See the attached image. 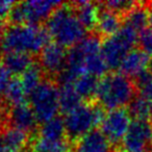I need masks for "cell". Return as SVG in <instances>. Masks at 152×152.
I'll list each match as a JSON object with an SVG mask.
<instances>
[{
	"instance_id": "ffe728a7",
	"label": "cell",
	"mask_w": 152,
	"mask_h": 152,
	"mask_svg": "<svg viewBox=\"0 0 152 152\" xmlns=\"http://www.w3.org/2000/svg\"><path fill=\"white\" fill-rule=\"evenodd\" d=\"M99 81V77L86 73L75 81L74 88L85 102H94L96 101Z\"/></svg>"
},
{
	"instance_id": "277c9868",
	"label": "cell",
	"mask_w": 152,
	"mask_h": 152,
	"mask_svg": "<svg viewBox=\"0 0 152 152\" xmlns=\"http://www.w3.org/2000/svg\"><path fill=\"white\" fill-rule=\"evenodd\" d=\"M105 115V110L96 101L83 102L64 117L67 139L74 144L92 130L97 129L96 127L101 125Z\"/></svg>"
},
{
	"instance_id": "d4e9b609",
	"label": "cell",
	"mask_w": 152,
	"mask_h": 152,
	"mask_svg": "<svg viewBox=\"0 0 152 152\" xmlns=\"http://www.w3.org/2000/svg\"><path fill=\"white\" fill-rule=\"evenodd\" d=\"M45 79V73L39 63H34L23 75L21 76V81L24 86L27 95L29 94Z\"/></svg>"
},
{
	"instance_id": "4316f807",
	"label": "cell",
	"mask_w": 152,
	"mask_h": 152,
	"mask_svg": "<svg viewBox=\"0 0 152 152\" xmlns=\"http://www.w3.org/2000/svg\"><path fill=\"white\" fill-rule=\"evenodd\" d=\"M104 9L108 10V11L113 12V13L117 14V15L123 16L126 15L137 2L134 1H127V0H108V1H104V2H99Z\"/></svg>"
},
{
	"instance_id": "ac0fdd59",
	"label": "cell",
	"mask_w": 152,
	"mask_h": 152,
	"mask_svg": "<svg viewBox=\"0 0 152 152\" xmlns=\"http://www.w3.org/2000/svg\"><path fill=\"white\" fill-rule=\"evenodd\" d=\"M1 63L15 77L22 76L36 61L34 55L27 53H9L1 56Z\"/></svg>"
},
{
	"instance_id": "8992f818",
	"label": "cell",
	"mask_w": 152,
	"mask_h": 152,
	"mask_svg": "<svg viewBox=\"0 0 152 152\" xmlns=\"http://www.w3.org/2000/svg\"><path fill=\"white\" fill-rule=\"evenodd\" d=\"M137 41L139 34L124 24L115 36L104 39L102 41L101 54L108 70L115 71L119 69L125 56L134 49Z\"/></svg>"
},
{
	"instance_id": "d6a6232c",
	"label": "cell",
	"mask_w": 152,
	"mask_h": 152,
	"mask_svg": "<svg viewBox=\"0 0 152 152\" xmlns=\"http://www.w3.org/2000/svg\"><path fill=\"white\" fill-rule=\"evenodd\" d=\"M5 150H7V147L4 145L2 135H1V131H0V152H5Z\"/></svg>"
},
{
	"instance_id": "9a60e30c",
	"label": "cell",
	"mask_w": 152,
	"mask_h": 152,
	"mask_svg": "<svg viewBox=\"0 0 152 152\" xmlns=\"http://www.w3.org/2000/svg\"><path fill=\"white\" fill-rule=\"evenodd\" d=\"M73 5L74 12L86 30L92 31L96 28L98 20L99 7L98 3L90 1H75L71 2Z\"/></svg>"
},
{
	"instance_id": "836d02e7",
	"label": "cell",
	"mask_w": 152,
	"mask_h": 152,
	"mask_svg": "<svg viewBox=\"0 0 152 152\" xmlns=\"http://www.w3.org/2000/svg\"><path fill=\"white\" fill-rule=\"evenodd\" d=\"M148 7L150 9V18H149V24L151 25V28H152V2L148 3Z\"/></svg>"
},
{
	"instance_id": "44dd1931",
	"label": "cell",
	"mask_w": 152,
	"mask_h": 152,
	"mask_svg": "<svg viewBox=\"0 0 152 152\" xmlns=\"http://www.w3.org/2000/svg\"><path fill=\"white\" fill-rule=\"evenodd\" d=\"M37 134L43 139L50 140V141L66 140L67 139V132H66L64 118L57 116L52 120L46 122L39 128Z\"/></svg>"
},
{
	"instance_id": "1f68e13d",
	"label": "cell",
	"mask_w": 152,
	"mask_h": 152,
	"mask_svg": "<svg viewBox=\"0 0 152 152\" xmlns=\"http://www.w3.org/2000/svg\"><path fill=\"white\" fill-rule=\"evenodd\" d=\"M7 104L4 103L3 100H1L0 98V128L3 126L5 121V116H7Z\"/></svg>"
},
{
	"instance_id": "ba28073f",
	"label": "cell",
	"mask_w": 152,
	"mask_h": 152,
	"mask_svg": "<svg viewBox=\"0 0 152 152\" xmlns=\"http://www.w3.org/2000/svg\"><path fill=\"white\" fill-rule=\"evenodd\" d=\"M121 146L123 152H151L152 120L133 119Z\"/></svg>"
},
{
	"instance_id": "5bb4252c",
	"label": "cell",
	"mask_w": 152,
	"mask_h": 152,
	"mask_svg": "<svg viewBox=\"0 0 152 152\" xmlns=\"http://www.w3.org/2000/svg\"><path fill=\"white\" fill-rule=\"evenodd\" d=\"M99 13H98L97 25H96V34L102 39H107L113 37L121 29L123 26V18L108 10L104 9L99 2Z\"/></svg>"
},
{
	"instance_id": "2e32d148",
	"label": "cell",
	"mask_w": 152,
	"mask_h": 152,
	"mask_svg": "<svg viewBox=\"0 0 152 152\" xmlns=\"http://www.w3.org/2000/svg\"><path fill=\"white\" fill-rule=\"evenodd\" d=\"M150 18V11L148 4L137 2L126 15L123 16V24L134 29L137 34L148 28Z\"/></svg>"
},
{
	"instance_id": "30bf717a",
	"label": "cell",
	"mask_w": 152,
	"mask_h": 152,
	"mask_svg": "<svg viewBox=\"0 0 152 152\" xmlns=\"http://www.w3.org/2000/svg\"><path fill=\"white\" fill-rule=\"evenodd\" d=\"M68 51L65 47L55 42L47 44L39 53V65L44 71L47 78L53 79L63 72L67 64Z\"/></svg>"
},
{
	"instance_id": "e575fe53",
	"label": "cell",
	"mask_w": 152,
	"mask_h": 152,
	"mask_svg": "<svg viewBox=\"0 0 152 152\" xmlns=\"http://www.w3.org/2000/svg\"><path fill=\"white\" fill-rule=\"evenodd\" d=\"M148 71L152 74V57L150 58V61H149V66H148Z\"/></svg>"
},
{
	"instance_id": "7a4b0ae2",
	"label": "cell",
	"mask_w": 152,
	"mask_h": 152,
	"mask_svg": "<svg viewBox=\"0 0 152 152\" xmlns=\"http://www.w3.org/2000/svg\"><path fill=\"white\" fill-rule=\"evenodd\" d=\"M46 29L51 38L65 48H72L87 37L85 29L70 2L61 4L46 21Z\"/></svg>"
},
{
	"instance_id": "8d00e7d4",
	"label": "cell",
	"mask_w": 152,
	"mask_h": 152,
	"mask_svg": "<svg viewBox=\"0 0 152 152\" xmlns=\"http://www.w3.org/2000/svg\"><path fill=\"white\" fill-rule=\"evenodd\" d=\"M151 152H152V151H151Z\"/></svg>"
},
{
	"instance_id": "52a82bcc",
	"label": "cell",
	"mask_w": 152,
	"mask_h": 152,
	"mask_svg": "<svg viewBox=\"0 0 152 152\" xmlns=\"http://www.w3.org/2000/svg\"><path fill=\"white\" fill-rule=\"evenodd\" d=\"M130 114L128 110L118 108L106 113L103 122L100 125V130L105 135L115 149H119L131 124Z\"/></svg>"
},
{
	"instance_id": "7c38bea8",
	"label": "cell",
	"mask_w": 152,
	"mask_h": 152,
	"mask_svg": "<svg viewBox=\"0 0 152 152\" xmlns=\"http://www.w3.org/2000/svg\"><path fill=\"white\" fill-rule=\"evenodd\" d=\"M100 129H94L73 144V152H115Z\"/></svg>"
},
{
	"instance_id": "d6986e66",
	"label": "cell",
	"mask_w": 152,
	"mask_h": 152,
	"mask_svg": "<svg viewBox=\"0 0 152 152\" xmlns=\"http://www.w3.org/2000/svg\"><path fill=\"white\" fill-rule=\"evenodd\" d=\"M30 152H73V144L68 139L50 141L36 134L30 143Z\"/></svg>"
},
{
	"instance_id": "8fae6325",
	"label": "cell",
	"mask_w": 152,
	"mask_h": 152,
	"mask_svg": "<svg viewBox=\"0 0 152 152\" xmlns=\"http://www.w3.org/2000/svg\"><path fill=\"white\" fill-rule=\"evenodd\" d=\"M38 125L39 122L29 104L24 103L7 108L3 126L16 127L34 137L39 130Z\"/></svg>"
},
{
	"instance_id": "cb8c5ba5",
	"label": "cell",
	"mask_w": 152,
	"mask_h": 152,
	"mask_svg": "<svg viewBox=\"0 0 152 152\" xmlns=\"http://www.w3.org/2000/svg\"><path fill=\"white\" fill-rule=\"evenodd\" d=\"M127 110L134 120H151L152 102L141 94L133 98Z\"/></svg>"
},
{
	"instance_id": "3957f363",
	"label": "cell",
	"mask_w": 152,
	"mask_h": 152,
	"mask_svg": "<svg viewBox=\"0 0 152 152\" xmlns=\"http://www.w3.org/2000/svg\"><path fill=\"white\" fill-rule=\"evenodd\" d=\"M137 95V87L132 79L122 73H107L100 78L96 102L104 110L125 108Z\"/></svg>"
},
{
	"instance_id": "5b68a950",
	"label": "cell",
	"mask_w": 152,
	"mask_h": 152,
	"mask_svg": "<svg viewBox=\"0 0 152 152\" xmlns=\"http://www.w3.org/2000/svg\"><path fill=\"white\" fill-rule=\"evenodd\" d=\"M29 105L39 124L57 117L59 112V87L53 79L45 78L28 96Z\"/></svg>"
},
{
	"instance_id": "603a6c76",
	"label": "cell",
	"mask_w": 152,
	"mask_h": 152,
	"mask_svg": "<svg viewBox=\"0 0 152 152\" xmlns=\"http://www.w3.org/2000/svg\"><path fill=\"white\" fill-rule=\"evenodd\" d=\"M27 97L28 95L24 89L21 78L14 77L3 94V101L7 107H12V106L26 103Z\"/></svg>"
},
{
	"instance_id": "6da1fadb",
	"label": "cell",
	"mask_w": 152,
	"mask_h": 152,
	"mask_svg": "<svg viewBox=\"0 0 152 152\" xmlns=\"http://www.w3.org/2000/svg\"><path fill=\"white\" fill-rule=\"evenodd\" d=\"M50 34L42 25H9L0 39V56L9 53L34 55L50 43Z\"/></svg>"
},
{
	"instance_id": "e0dca14e",
	"label": "cell",
	"mask_w": 152,
	"mask_h": 152,
	"mask_svg": "<svg viewBox=\"0 0 152 152\" xmlns=\"http://www.w3.org/2000/svg\"><path fill=\"white\" fill-rule=\"evenodd\" d=\"M4 145L9 149L23 152L28 145L30 146L32 137L29 133L12 126H3L0 129Z\"/></svg>"
},
{
	"instance_id": "7402d4cb",
	"label": "cell",
	"mask_w": 152,
	"mask_h": 152,
	"mask_svg": "<svg viewBox=\"0 0 152 152\" xmlns=\"http://www.w3.org/2000/svg\"><path fill=\"white\" fill-rule=\"evenodd\" d=\"M83 102L85 101L77 93L73 85L59 87V112L64 115L75 110Z\"/></svg>"
},
{
	"instance_id": "4dcf8cb0",
	"label": "cell",
	"mask_w": 152,
	"mask_h": 152,
	"mask_svg": "<svg viewBox=\"0 0 152 152\" xmlns=\"http://www.w3.org/2000/svg\"><path fill=\"white\" fill-rule=\"evenodd\" d=\"M16 2L13 1H4V0H0V24L7 23V17L15 5Z\"/></svg>"
},
{
	"instance_id": "484cf974",
	"label": "cell",
	"mask_w": 152,
	"mask_h": 152,
	"mask_svg": "<svg viewBox=\"0 0 152 152\" xmlns=\"http://www.w3.org/2000/svg\"><path fill=\"white\" fill-rule=\"evenodd\" d=\"M86 70L96 77H103L107 74L108 68L101 53H97L86 57Z\"/></svg>"
},
{
	"instance_id": "9c48e42d",
	"label": "cell",
	"mask_w": 152,
	"mask_h": 152,
	"mask_svg": "<svg viewBox=\"0 0 152 152\" xmlns=\"http://www.w3.org/2000/svg\"><path fill=\"white\" fill-rule=\"evenodd\" d=\"M64 2L52 0H32L17 2L24 25H41L49 19L51 14Z\"/></svg>"
},
{
	"instance_id": "f1b7e54d",
	"label": "cell",
	"mask_w": 152,
	"mask_h": 152,
	"mask_svg": "<svg viewBox=\"0 0 152 152\" xmlns=\"http://www.w3.org/2000/svg\"><path fill=\"white\" fill-rule=\"evenodd\" d=\"M139 49L148 56H152V28H146L139 34Z\"/></svg>"
},
{
	"instance_id": "83f0119b",
	"label": "cell",
	"mask_w": 152,
	"mask_h": 152,
	"mask_svg": "<svg viewBox=\"0 0 152 152\" xmlns=\"http://www.w3.org/2000/svg\"><path fill=\"white\" fill-rule=\"evenodd\" d=\"M134 83L140 89V94L152 102V74L146 71L135 79Z\"/></svg>"
},
{
	"instance_id": "d590c367",
	"label": "cell",
	"mask_w": 152,
	"mask_h": 152,
	"mask_svg": "<svg viewBox=\"0 0 152 152\" xmlns=\"http://www.w3.org/2000/svg\"><path fill=\"white\" fill-rule=\"evenodd\" d=\"M151 118H152V116H151Z\"/></svg>"
},
{
	"instance_id": "f546056e",
	"label": "cell",
	"mask_w": 152,
	"mask_h": 152,
	"mask_svg": "<svg viewBox=\"0 0 152 152\" xmlns=\"http://www.w3.org/2000/svg\"><path fill=\"white\" fill-rule=\"evenodd\" d=\"M12 74L7 68L0 61V95H3L12 80Z\"/></svg>"
},
{
	"instance_id": "4fadbf2b",
	"label": "cell",
	"mask_w": 152,
	"mask_h": 152,
	"mask_svg": "<svg viewBox=\"0 0 152 152\" xmlns=\"http://www.w3.org/2000/svg\"><path fill=\"white\" fill-rule=\"evenodd\" d=\"M149 61V56L144 53L141 49H133L123 59L119 68L120 73L134 81L139 76L148 71Z\"/></svg>"
}]
</instances>
